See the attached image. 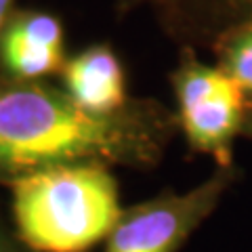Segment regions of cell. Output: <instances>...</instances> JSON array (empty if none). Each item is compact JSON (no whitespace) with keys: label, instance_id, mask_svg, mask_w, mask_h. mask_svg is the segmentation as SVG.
<instances>
[{"label":"cell","instance_id":"cell-1","mask_svg":"<svg viewBox=\"0 0 252 252\" xmlns=\"http://www.w3.org/2000/svg\"><path fill=\"white\" fill-rule=\"evenodd\" d=\"M177 132L175 112L156 99L97 114L49 80H0V185L78 164L149 170Z\"/></svg>","mask_w":252,"mask_h":252},{"label":"cell","instance_id":"cell-2","mask_svg":"<svg viewBox=\"0 0 252 252\" xmlns=\"http://www.w3.org/2000/svg\"><path fill=\"white\" fill-rule=\"evenodd\" d=\"M9 189L15 235L32 252H89L124 210L112 168L94 164L40 170Z\"/></svg>","mask_w":252,"mask_h":252},{"label":"cell","instance_id":"cell-3","mask_svg":"<svg viewBox=\"0 0 252 252\" xmlns=\"http://www.w3.org/2000/svg\"><path fill=\"white\" fill-rule=\"evenodd\" d=\"M175 116L187 145L215 158L217 166H233V141L246 122V93L219 65L185 55L170 74Z\"/></svg>","mask_w":252,"mask_h":252},{"label":"cell","instance_id":"cell-4","mask_svg":"<svg viewBox=\"0 0 252 252\" xmlns=\"http://www.w3.org/2000/svg\"><path fill=\"white\" fill-rule=\"evenodd\" d=\"M233 183V166H219L187 191H166L124 208L103 252H179L217 210Z\"/></svg>","mask_w":252,"mask_h":252},{"label":"cell","instance_id":"cell-5","mask_svg":"<svg viewBox=\"0 0 252 252\" xmlns=\"http://www.w3.org/2000/svg\"><path fill=\"white\" fill-rule=\"evenodd\" d=\"M65 30L57 15L15 9L0 34V80L42 82L65 63Z\"/></svg>","mask_w":252,"mask_h":252},{"label":"cell","instance_id":"cell-6","mask_svg":"<svg viewBox=\"0 0 252 252\" xmlns=\"http://www.w3.org/2000/svg\"><path fill=\"white\" fill-rule=\"evenodd\" d=\"M59 86L80 107L97 114L122 109L130 101L126 72L109 44H91L67 57L59 72Z\"/></svg>","mask_w":252,"mask_h":252},{"label":"cell","instance_id":"cell-7","mask_svg":"<svg viewBox=\"0 0 252 252\" xmlns=\"http://www.w3.org/2000/svg\"><path fill=\"white\" fill-rule=\"evenodd\" d=\"M219 67H223L252 97V17L244 19L231 34H227L219 49Z\"/></svg>","mask_w":252,"mask_h":252},{"label":"cell","instance_id":"cell-8","mask_svg":"<svg viewBox=\"0 0 252 252\" xmlns=\"http://www.w3.org/2000/svg\"><path fill=\"white\" fill-rule=\"evenodd\" d=\"M0 252H32L21 244V240L11 231L0 219Z\"/></svg>","mask_w":252,"mask_h":252},{"label":"cell","instance_id":"cell-9","mask_svg":"<svg viewBox=\"0 0 252 252\" xmlns=\"http://www.w3.org/2000/svg\"><path fill=\"white\" fill-rule=\"evenodd\" d=\"M229 4V9H233L235 13L246 15V19L252 17V0H225Z\"/></svg>","mask_w":252,"mask_h":252},{"label":"cell","instance_id":"cell-10","mask_svg":"<svg viewBox=\"0 0 252 252\" xmlns=\"http://www.w3.org/2000/svg\"><path fill=\"white\" fill-rule=\"evenodd\" d=\"M15 11V0H0V34L6 26V21Z\"/></svg>","mask_w":252,"mask_h":252},{"label":"cell","instance_id":"cell-11","mask_svg":"<svg viewBox=\"0 0 252 252\" xmlns=\"http://www.w3.org/2000/svg\"><path fill=\"white\" fill-rule=\"evenodd\" d=\"M242 135H246L252 139V105H248V112H246V122H244V130Z\"/></svg>","mask_w":252,"mask_h":252},{"label":"cell","instance_id":"cell-12","mask_svg":"<svg viewBox=\"0 0 252 252\" xmlns=\"http://www.w3.org/2000/svg\"><path fill=\"white\" fill-rule=\"evenodd\" d=\"M135 2H139V0H124V4H135Z\"/></svg>","mask_w":252,"mask_h":252}]
</instances>
